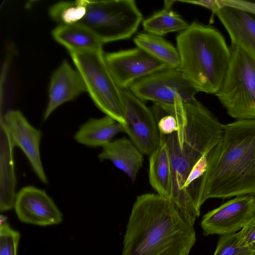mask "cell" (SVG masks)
<instances>
[{"mask_svg":"<svg viewBox=\"0 0 255 255\" xmlns=\"http://www.w3.org/2000/svg\"><path fill=\"white\" fill-rule=\"evenodd\" d=\"M162 111L173 115L178 125L173 133L160 134L170 158V200L180 216L194 226L200 214L198 183L206 170L208 154L222 137L224 125L198 101L184 104L178 99L174 106Z\"/></svg>","mask_w":255,"mask_h":255,"instance_id":"obj_1","label":"cell"},{"mask_svg":"<svg viewBox=\"0 0 255 255\" xmlns=\"http://www.w3.org/2000/svg\"><path fill=\"white\" fill-rule=\"evenodd\" d=\"M197 194L201 207L210 198L255 194V120L224 125L222 138L208 154Z\"/></svg>","mask_w":255,"mask_h":255,"instance_id":"obj_2","label":"cell"},{"mask_svg":"<svg viewBox=\"0 0 255 255\" xmlns=\"http://www.w3.org/2000/svg\"><path fill=\"white\" fill-rule=\"evenodd\" d=\"M196 241L194 226L169 199L145 193L137 196L132 206L122 255H188Z\"/></svg>","mask_w":255,"mask_h":255,"instance_id":"obj_3","label":"cell"},{"mask_svg":"<svg viewBox=\"0 0 255 255\" xmlns=\"http://www.w3.org/2000/svg\"><path fill=\"white\" fill-rule=\"evenodd\" d=\"M180 63L178 70L198 92L216 94L227 73L231 51L215 28L194 21L177 35Z\"/></svg>","mask_w":255,"mask_h":255,"instance_id":"obj_4","label":"cell"},{"mask_svg":"<svg viewBox=\"0 0 255 255\" xmlns=\"http://www.w3.org/2000/svg\"><path fill=\"white\" fill-rule=\"evenodd\" d=\"M230 48L229 67L215 95L231 117L255 120V58L234 44Z\"/></svg>","mask_w":255,"mask_h":255,"instance_id":"obj_5","label":"cell"},{"mask_svg":"<svg viewBox=\"0 0 255 255\" xmlns=\"http://www.w3.org/2000/svg\"><path fill=\"white\" fill-rule=\"evenodd\" d=\"M86 12L77 24L92 31L105 43L130 38L143 16L133 0H84Z\"/></svg>","mask_w":255,"mask_h":255,"instance_id":"obj_6","label":"cell"},{"mask_svg":"<svg viewBox=\"0 0 255 255\" xmlns=\"http://www.w3.org/2000/svg\"><path fill=\"white\" fill-rule=\"evenodd\" d=\"M104 53L103 50L69 52L94 104L106 116L124 126L125 119L122 89L106 64Z\"/></svg>","mask_w":255,"mask_h":255,"instance_id":"obj_7","label":"cell"},{"mask_svg":"<svg viewBox=\"0 0 255 255\" xmlns=\"http://www.w3.org/2000/svg\"><path fill=\"white\" fill-rule=\"evenodd\" d=\"M128 89L142 101H151L161 109L174 106L178 99L184 104L197 101L195 95L198 92L176 69H165L146 76Z\"/></svg>","mask_w":255,"mask_h":255,"instance_id":"obj_8","label":"cell"},{"mask_svg":"<svg viewBox=\"0 0 255 255\" xmlns=\"http://www.w3.org/2000/svg\"><path fill=\"white\" fill-rule=\"evenodd\" d=\"M124 132L143 154L149 156L159 145L160 133L153 112L129 89H122Z\"/></svg>","mask_w":255,"mask_h":255,"instance_id":"obj_9","label":"cell"},{"mask_svg":"<svg viewBox=\"0 0 255 255\" xmlns=\"http://www.w3.org/2000/svg\"><path fill=\"white\" fill-rule=\"evenodd\" d=\"M255 217V194L237 196L213 209L202 218L201 223L205 236L236 233Z\"/></svg>","mask_w":255,"mask_h":255,"instance_id":"obj_10","label":"cell"},{"mask_svg":"<svg viewBox=\"0 0 255 255\" xmlns=\"http://www.w3.org/2000/svg\"><path fill=\"white\" fill-rule=\"evenodd\" d=\"M104 57L113 77L121 89H128L137 80L169 68L137 47L105 53Z\"/></svg>","mask_w":255,"mask_h":255,"instance_id":"obj_11","label":"cell"},{"mask_svg":"<svg viewBox=\"0 0 255 255\" xmlns=\"http://www.w3.org/2000/svg\"><path fill=\"white\" fill-rule=\"evenodd\" d=\"M0 125L5 129L13 145L20 148L28 159L34 173L43 183L48 179L40 154V130L33 127L19 110H11L1 118Z\"/></svg>","mask_w":255,"mask_h":255,"instance_id":"obj_12","label":"cell"},{"mask_svg":"<svg viewBox=\"0 0 255 255\" xmlns=\"http://www.w3.org/2000/svg\"><path fill=\"white\" fill-rule=\"evenodd\" d=\"M14 208L18 219L24 223L47 226L59 224L63 219L46 191L33 186H25L16 193Z\"/></svg>","mask_w":255,"mask_h":255,"instance_id":"obj_13","label":"cell"},{"mask_svg":"<svg viewBox=\"0 0 255 255\" xmlns=\"http://www.w3.org/2000/svg\"><path fill=\"white\" fill-rule=\"evenodd\" d=\"M86 92V87L80 73L77 69L73 68L67 60L63 61L52 75L43 121L46 120L58 107Z\"/></svg>","mask_w":255,"mask_h":255,"instance_id":"obj_14","label":"cell"},{"mask_svg":"<svg viewBox=\"0 0 255 255\" xmlns=\"http://www.w3.org/2000/svg\"><path fill=\"white\" fill-rule=\"evenodd\" d=\"M215 14L228 32L231 43L255 58V13L223 4Z\"/></svg>","mask_w":255,"mask_h":255,"instance_id":"obj_15","label":"cell"},{"mask_svg":"<svg viewBox=\"0 0 255 255\" xmlns=\"http://www.w3.org/2000/svg\"><path fill=\"white\" fill-rule=\"evenodd\" d=\"M101 161L109 160L134 181L143 162V154L132 142L123 137L102 147L98 155Z\"/></svg>","mask_w":255,"mask_h":255,"instance_id":"obj_16","label":"cell"},{"mask_svg":"<svg viewBox=\"0 0 255 255\" xmlns=\"http://www.w3.org/2000/svg\"><path fill=\"white\" fill-rule=\"evenodd\" d=\"M0 133V211L5 212L14 208L16 178L12 152L14 146L1 125Z\"/></svg>","mask_w":255,"mask_h":255,"instance_id":"obj_17","label":"cell"},{"mask_svg":"<svg viewBox=\"0 0 255 255\" xmlns=\"http://www.w3.org/2000/svg\"><path fill=\"white\" fill-rule=\"evenodd\" d=\"M121 132H124L123 125L106 116L100 119H90L80 126L74 138L86 146L102 147Z\"/></svg>","mask_w":255,"mask_h":255,"instance_id":"obj_18","label":"cell"},{"mask_svg":"<svg viewBox=\"0 0 255 255\" xmlns=\"http://www.w3.org/2000/svg\"><path fill=\"white\" fill-rule=\"evenodd\" d=\"M52 36L69 53L103 51V44L99 39L92 31L81 24L58 25L52 31Z\"/></svg>","mask_w":255,"mask_h":255,"instance_id":"obj_19","label":"cell"},{"mask_svg":"<svg viewBox=\"0 0 255 255\" xmlns=\"http://www.w3.org/2000/svg\"><path fill=\"white\" fill-rule=\"evenodd\" d=\"M149 181L156 193L171 199L172 174L170 158L165 142L161 139L158 147L149 156Z\"/></svg>","mask_w":255,"mask_h":255,"instance_id":"obj_20","label":"cell"},{"mask_svg":"<svg viewBox=\"0 0 255 255\" xmlns=\"http://www.w3.org/2000/svg\"><path fill=\"white\" fill-rule=\"evenodd\" d=\"M136 47L170 69H178L180 60L176 47L162 36L147 33H139L133 38Z\"/></svg>","mask_w":255,"mask_h":255,"instance_id":"obj_21","label":"cell"},{"mask_svg":"<svg viewBox=\"0 0 255 255\" xmlns=\"http://www.w3.org/2000/svg\"><path fill=\"white\" fill-rule=\"evenodd\" d=\"M142 23L146 33L160 36L171 32H180L189 26L179 14L167 7L154 13Z\"/></svg>","mask_w":255,"mask_h":255,"instance_id":"obj_22","label":"cell"},{"mask_svg":"<svg viewBox=\"0 0 255 255\" xmlns=\"http://www.w3.org/2000/svg\"><path fill=\"white\" fill-rule=\"evenodd\" d=\"M85 12L84 0L59 2L49 9L50 16L58 25L77 24L82 19Z\"/></svg>","mask_w":255,"mask_h":255,"instance_id":"obj_23","label":"cell"},{"mask_svg":"<svg viewBox=\"0 0 255 255\" xmlns=\"http://www.w3.org/2000/svg\"><path fill=\"white\" fill-rule=\"evenodd\" d=\"M213 255H255V249L240 244L237 233L221 236Z\"/></svg>","mask_w":255,"mask_h":255,"instance_id":"obj_24","label":"cell"},{"mask_svg":"<svg viewBox=\"0 0 255 255\" xmlns=\"http://www.w3.org/2000/svg\"><path fill=\"white\" fill-rule=\"evenodd\" d=\"M20 240L19 233L12 229L8 223L0 226V255H17Z\"/></svg>","mask_w":255,"mask_h":255,"instance_id":"obj_25","label":"cell"},{"mask_svg":"<svg viewBox=\"0 0 255 255\" xmlns=\"http://www.w3.org/2000/svg\"><path fill=\"white\" fill-rule=\"evenodd\" d=\"M238 233L240 244L255 249V217Z\"/></svg>","mask_w":255,"mask_h":255,"instance_id":"obj_26","label":"cell"},{"mask_svg":"<svg viewBox=\"0 0 255 255\" xmlns=\"http://www.w3.org/2000/svg\"><path fill=\"white\" fill-rule=\"evenodd\" d=\"M160 133L163 135L170 134L175 132L178 125L176 118L172 114H167L157 122Z\"/></svg>","mask_w":255,"mask_h":255,"instance_id":"obj_27","label":"cell"},{"mask_svg":"<svg viewBox=\"0 0 255 255\" xmlns=\"http://www.w3.org/2000/svg\"><path fill=\"white\" fill-rule=\"evenodd\" d=\"M174 2H180L192 4L200 5L211 10L214 13L223 6L221 0H174Z\"/></svg>","mask_w":255,"mask_h":255,"instance_id":"obj_28","label":"cell"},{"mask_svg":"<svg viewBox=\"0 0 255 255\" xmlns=\"http://www.w3.org/2000/svg\"><path fill=\"white\" fill-rule=\"evenodd\" d=\"M222 3L255 13V3L243 0H221Z\"/></svg>","mask_w":255,"mask_h":255,"instance_id":"obj_29","label":"cell"}]
</instances>
